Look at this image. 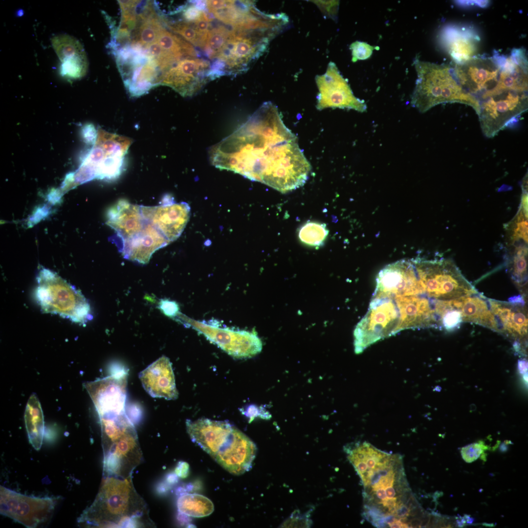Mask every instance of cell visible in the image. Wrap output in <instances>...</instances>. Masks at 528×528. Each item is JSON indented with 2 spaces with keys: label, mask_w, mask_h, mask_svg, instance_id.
Here are the masks:
<instances>
[{
  "label": "cell",
  "mask_w": 528,
  "mask_h": 528,
  "mask_svg": "<svg viewBox=\"0 0 528 528\" xmlns=\"http://www.w3.org/2000/svg\"><path fill=\"white\" fill-rule=\"evenodd\" d=\"M211 164L286 193L303 186L311 166L277 107L264 103L239 129L212 146Z\"/></svg>",
  "instance_id": "cell-1"
},
{
  "label": "cell",
  "mask_w": 528,
  "mask_h": 528,
  "mask_svg": "<svg viewBox=\"0 0 528 528\" xmlns=\"http://www.w3.org/2000/svg\"><path fill=\"white\" fill-rule=\"evenodd\" d=\"M344 449L363 486L362 514L373 526L385 528L396 523L416 506L400 455L390 454L366 441Z\"/></svg>",
  "instance_id": "cell-2"
},
{
  "label": "cell",
  "mask_w": 528,
  "mask_h": 528,
  "mask_svg": "<svg viewBox=\"0 0 528 528\" xmlns=\"http://www.w3.org/2000/svg\"><path fill=\"white\" fill-rule=\"evenodd\" d=\"M192 441L232 474L240 475L251 468L257 447L245 434L227 421L201 418L187 419Z\"/></svg>",
  "instance_id": "cell-3"
},
{
  "label": "cell",
  "mask_w": 528,
  "mask_h": 528,
  "mask_svg": "<svg viewBox=\"0 0 528 528\" xmlns=\"http://www.w3.org/2000/svg\"><path fill=\"white\" fill-rule=\"evenodd\" d=\"M143 500L135 491L131 475L106 476L92 504L78 519L99 527H137L145 512Z\"/></svg>",
  "instance_id": "cell-4"
},
{
  "label": "cell",
  "mask_w": 528,
  "mask_h": 528,
  "mask_svg": "<svg viewBox=\"0 0 528 528\" xmlns=\"http://www.w3.org/2000/svg\"><path fill=\"white\" fill-rule=\"evenodd\" d=\"M417 79L411 97V105L420 112L446 103H460L472 107L477 113L478 100L466 92L457 80L452 66L414 60Z\"/></svg>",
  "instance_id": "cell-5"
},
{
  "label": "cell",
  "mask_w": 528,
  "mask_h": 528,
  "mask_svg": "<svg viewBox=\"0 0 528 528\" xmlns=\"http://www.w3.org/2000/svg\"><path fill=\"white\" fill-rule=\"evenodd\" d=\"M99 418L105 475L124 478L131 476L142 459L132 422L125 412L105 414Z\"/></svg>",
  "instance_id": "cell-6"
},
{
  "label": "cell",
  "mask_w": 528,
  "mask_h": 528,
  "mask_svg": "<svg viewBox=\"0 0 528 528\" xmlns=\"http://www.w3.org/2000/svg\"><path fill=\"white\" fill-rule=\"evenodd\" d=\"M35 296L44 313L58 314L80 325L92 318L90 305L82 293L49 270L43 269L39 273Z\"/></svg>",
  "instance_id": "cell-7"
},
{
  "label": "cell",
  "mask_w": 528,
  "mask_h": 528,
  "mask_svg": "<svg viewBox=\"0 0 528 528\" xmlns=\"http://www.w3.org/2000/svg\"><path fill=\"white\" fill-rule=\"evenodd\" d=\"M421 285L432 299L447 301L478 293L449 260L413 259Z\"/></svg>",
  "instance_id": "cell-8"
},
{
  "label": "cell",
  "mask_w": 528,
  "mask_h": 528,
  "mask_svg": "<svg viewBox=\"0 0 528 528\" xmlns=\"http://www.w3.org/2000/svg\"><path fill=\"white\" fill-rule=\"evenodd\" d=\"M479 117L484 134L493 137L528 110V91L492 88L478 99Z\"/></svg>",
  "instance_id": "cell-9"
},
{
  "label": "cell",
  "mask_w": 528,
  "mask_h": 528,
  "mask_svg": "<svg viewBox=\"0 0 528 528\" xmlns=\"http://www.w3.org/2000/svg\"><path fill=\"white\" fill-rule=\"evenodd\" d=\"M177 317L232 357L250 358L262 351V341L254 331L222 328L214 324L197 321L180 313Z\"/></svg>",
  "instance_id": "cell-10"
},
{
  "label": "cell",
  "mask_w": 528,
  "mask_h": 528,
  "mask_svg": "<svg viewBox=\"0 0 528 528\" xmlns=\"http://www.w3.org/2000/svg\"><path fill=\"white\" fill-rule=\"evenodd\" d=\"M505 55L494 51L492 56L477 55L452 66L454 75L462 88L478 99L496 85Z\"/></svg>",
  "instance_id": "cell-11"
},
{
  "label": "cell",
  "mask_w": 528,
  "mask_h": 528,
  "mask_svg": "<svg viewBox=\"0 0 528 528\" xmlns=\"http://www.w3.org/2000/svg\"><path fill=\"white\" fill-rule=\"evenodd\" d=\"M57 499L23 495L0 485V514L28 528L50 518Z\"/></svg>",
  "instance_id": "cell-12"
},
{
  "label": "cell",
  "mask_w": 528,
  "mask_h": 528,
  "mask_svg": "<svg viewBox=\"0 0 528 528\" xmlns=\"http://www.w3.org/2000/svg\"><path fill=\"white\" fill-rule=\"evenodd\" d=\"M319 93L316 108L353 110L363 112L367 105L363 100L354 96L348 81L343 77L336 65L330 62L326 72L315 78Z\"/></svg>",
  "instance_id": "cell-13"
},
{
  "label": "cell",
  "mask_w": 528,
  "mask_h": 528,
  "mask_svg": "<svg viewBox=\"0 0 528 528\" xmlns=\"http://www.w3.org/2000/svg\"><path fill=\"white\" fill-rule=\"evenodd\" d=\"M210 68L206 60L186 57L161 75L160 84L172 88L183 96H191L212 78Z\"/></svg>",
  "instance_id": "cell-14"
},
{
  "label": "cell",
  "mask_w": 528,
  "mask_h": 528,
  "mask_svg": "<svg viewBox=\"0 0 528 528\" xmlns=\"http://www.w3.org/2000/svg\"><path fill=\"white\" fill-rule=\"evenodd\" d=\"M127 381L128 372L122 368L110 376L84 383L99 416L125 412Z\"/></svg>",
  "instance_id": "cell-15"
},
{
  "label": "cell",
  "mask_w": 528,
  "mask_h": 528,
  "mask_svg": "<svg viewBox=\"0 0 528 528\" xmlns=\"http://www.w3.org/2000/svg\"><path fill=\"white\" fill-rule=\"evenodd\" d=\"M132 143V140L128 137L99 129L93 147L77 172V181L83 183L97 178L105 160L111 155L125 156Z\"/></svg>",
  "instance_id": "cell-16"
},
{
  "label": "cell",
  "mask_w": 528,
  "mask_h": 528,
  "mask_svg": "<svg viewBox=\"0 0 528 528\" xmlns=\"http://www.w3.org/2000/svg\"><path fill=\"white\" fill-rule=\"evenodd\" d=\"M142 208L153 224L170 242L181 235L190 216L189 205L184 202H175L169 195L164 196L158 205L142 206Z\"/></svg>",
  "instance_id": "cell-17"
},
{
  "label": "cell",
  "mask_w": 528,
  "mask_h": 528,
  "mask_svg": "<svg viewBox=\"0 0 528 528\" xmlns=\"http://www.w3.org/2000/svg\"><path fill=\"white\" fill-rule=\"evenodd\" d=\"M145 391L153 397L174 400L178 397L172 363L163 355L139 374Z\"/></svg>",
  "instance_id": "cell-18"
},
{
  "label": "cell",
  "mask_w": 528,
  "mask_h": 528,
  "mask_svg": "<svg viewBox=\"0 0 528 528\" xmlns=\"http://www.w3.org/2000/svg\"><path fill=\"white\" fill-rule=\"evenodd\" d=\"M488 300L498 324L499 332L515 339L527 335L528 314L523 300L509 302Z\"/></svg>",
  "instance_id": "cell-19"
},
{
  "label": "cell",
  "mask_w": 528,
  "mask_h": 528,
  "mask_svg": "<svg viewBox=\"0 0 528 528\" xmlns=\"http://www.w3.org/2000/svg\"><path fill=\"white\" fill-rule=\"evenodd\" d=\"M52 45L60 61L61 74L67 78L78 79L87 73L88 61L85 50L74 38L67 35L54 37Z\"/></svg>",
  "instance_id": "cell-20"
},
{
  "label": "cell",
  "mask_w": 528,
  "mask_h": 528,
  "mask_svg": "<svg viewBox=\"0 0 528 528\" xmlns=\"http://www.w3.org/2000/svg\"><path fill=\"white\" fill-rule=\"evenodd\" d=\"M441 41L453 63L459 64L477 55L480 38L470 28L449 25L442 30Z\"/></svg>",
  "instance_id": "cell-21"
},
{
  "label": "cell",
  "mask_w": 528,
  "mask_h": 528,
  "mask_svg": "<svg viewBox=\"0 0 528 528\" xmlns=\"http://www.w3.org/2000/svg\"><path fill=\"white\" fill-rule=\"evenodd\" d=\"M448 304L451 308L461 312L463 321L473 322L499 332L498 324L488 299L478 293L448 301Z\"/></svg>",
  "instance_id": "cell-22"
},
{
  "label": "cell",
  "mask_w": 528,
  "mask_h": 528,
  "mask_svg": "<svg viewBox=\"0 0 528 528\" xmlns=\"http://www.w3.org/2000/svg\"><path fill=\"white\" fill-rule=\"evenodd\" d=\"M24 420L30 443L36 450L41 448L44 434V415L40 403L35 394L26 404Z\"/></svg>",
  "instance_id": "cell-23"
},
{
  "label": "cell",
  "mask_w": 528,
  "mask_h": 528,
  "mask_svg": "<svg viewBox=\"0 0 528 528\" xmlns=\"http://www.w3.org/2000/svg\"><path fill=\"white\" fill-rule=\"evenodd\" d=\"M177 506L179 512L197 518L207 516L214 510V505L209 499L197 494L181 495L177 500Z\"/></svg>",
  "instance_id": "cell-24"
},
{
  "label": "cell",
  "mask_w": 528,
  "mask_h": 528,
  "mask_svg": "<svg viewBox=\"0 0 528 528\" xmlns=\"http://www.w3.org/2000/svg\"><path fill=\"white\" fill-rule=\"evenodd\" d=\"M329 235L326 225L322 222L308 221L298 229V237L305 245L317 248L324 245Z\"/></svg>",
  "instance_id": "cell-25"
},
{
  "label": "cell",
  "mask_w": 528,
  "mask_h": 528,
  "mask_svg": "<svg viewBox=\"0 0 528 528\" xmlns=\"http://www.w3.org/2000/svg\"><path fill=\"white\" fill-rule=\"evenodd\" d=\"M312 509L303 512L295 510L280 525L281 528H310L312 525L311 514Z\"/></svg>",
  "instance_id": "cell-26"
},
{
  "label": "cell",
  "mask_w": 528,
  "mask_h": 528,
  "mask_svg": "<svg viewBox=\"0 0 528 528\" xmlns=\"http://www.w3.org/2000/svg\"><path fill=\"white\" fill-rule=\"evenodd\" d=\"M350 48L352 51V60L353 62H355L358 60H364L370 58L376 47L371 45L367 43L357 41L350 45Z\"/></svg>",
  "instance_id": "cell-27"
},
{
  "label": "cell",
  "mask_w": 528,
  "mask_h": 528,
  "mask_svg": "<svg viewBox=\"0 0 528 528\" xmlns=\"http://www.w3.org/2000/svg\"><path fill=\"white\" fill-rule=\"evenodd\" d=\"M462 322L463 321L461 312L449 306L442 316L441 327L447 330H450L459 327Z\"/></svg>",
  "instance_id": "cell-28"
},
{
  "label": "cell",
  "mask_w": 528,
  "mask_h": 528,
  "mask_svg": "<svg viewBox=\"0 0 528 528\" xmlns=\"http://www.w3.org/2000/svg\"><path fill=\"white\" fill-rule=\"evenodd\" d=\"M487 449V446L483 442L479 441L463 447L461 453L463 459L466 462L470 463L478 459Z\"/></svg>",
  "instance_id": "cell-29"
},
{
  "label": "cell",
  "mask_w": 528,
  "mask_h": 528,
  "mask_svg": "<svg viewBox=\"0 0 528 528\" xmlns=\"http://www.w3.org/2000/svg\"><path fill=\"white\" fill-rule=\"evenodd\" d=\"M243 415L249 419L251 422L256 418L264 419H269L271 415L268 411L262 407H259L254 404L249 405L241 410Z\"/></svg>",
  "instance_id": "cell-30"
},
{
  "label": "cell",
  "mask_w": 528,
  "mask_h": 528,
  "mask_svg": "<svg viewBox=\"0 0 528 528\" xmlns=\"http://www.w3.org/2000/svg\"><path fill=\"white\" fill-rule=\"evenodd\" d=\"M159 308L168 317H176L179 313L178 305L175 301L161 300L159 303Z\"/></svg>",
  "instance_id": "cell-31"
},
{
  "label": "cell",
  "mask_w": 528,
  "mask_h": 528,
  "mask_svg": "<svg viewBox=\"0 0 528 528\" xmlns=\"http://www.w3.org/2000/svg\"><path fill=\"white\" fill-rule=\"evenodd\" d=\"M320 9L326 15L330 18H336L339 5V1L336 0L315 1Z\"/></svg>",
  "instance_id": "cell-32"
},
{
  "label": "cell",
  "mask_w": 528,
  "mask_h": 528,
  "mask_svg": "<svg viewBox=\"0 0 528 528\" xmlns=\"http://www.w3.org/2000/svg\"><path fill=\"white\" fill-rule=\"evenodd\" d=\"M82 135L86 143L94 144L97 138V132L93 125L87 124L82 129Z\"/></svg>",
  "instance_id": "cell-33"
},
{
  "label": "cell",
  "mask_w": 528,
  "mask_h": 528,
  "mask_svg": "<svg viewBox=\"0 0 528 528\" xmlns=\"http://www.w3.org/2000/svg\"><path fill=\"white\" fill-rule=\"evenodd\" d=\"M189 465L187 462H180L176 466L175 473L180 478H186L189 473Z\"/></svg>",
  "instance_id": "cell-34"
},
{
  "label": "cell",
  "mask_w": 528,
  "mask_h": 528,
  "mask_svg": "<svg viewBox=\"0 0 528 528\" xmlns=\"http://www.w3.org/2000/svg\"><path fill=\"white\" fill-rule=\"evenodd\" d=\"M518 369L520 373H526L528 370V362L526 360L522 359L518 361Z\"/></svg>",
  "instance_id": "cell-35"
},
{
  "label": "cell",
  "mask_w": 528,
  "mask_h": 528,
  "mask_svg": "<svg viewBox=\"0 0 528 528\" xmlns=\"http://www.w3.org/2000/svg\"><path fill=\"white\" fill-rule=\"evenodd\" d=\"M168 489V485L165 483H159L156 487V491L159 495L164 494Z\"/></svg>",
  "instance_id": "cell-36"
},
{
  "label": "cell",
  "mask_w": 528,
  "mask_h": 528,
  "mask_svg": "<svg viewBox=\"0 0 528 528\" xmlns=\"http://www.w3.org/2000/svg\"><path fill=\"white\" fill-rule=\"evenodd\" d=\"M176 474L170 473L167 475L166 481L169 484H174L177 481V477Z\"/></svg>",
  "instance_id": "cell-37"
}]
</instances>
